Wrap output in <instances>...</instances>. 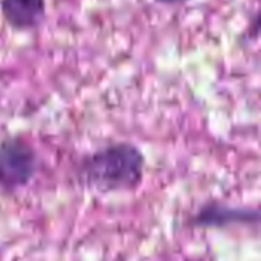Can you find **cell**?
Returning <instances> with one entry per match:
<instances>
[{"mask_svg":"<svg viewBox=\"0 0 261 261\" xmlns=\"http://www.w3.org/2000/svg\"><path fill=\"white\" fill-rule=\"evenodd\" d=\"M144 170V153L130 142L109 144L86 154L78 164L80 179L87 187L104 193L138 188Z\"/></svg>","mask_w":261,"mask_h":261,"instance_id":"cell-1","label":"cell"},{"mask_svg":"<svg viewBox=\"0 0 261 261\" xmlns=\"http://www.w3.org/2000/svg\"><path fill=\"white\" fill-rule=\"evenodd\" d=\"M38 170V156L32 145L11 136L0 141V188L15 191L26 187Z\"/></svg>","mask_w":261,"mask_h":261,"instance_id":"cell-2","label":"cell"},{"mask_svg":"<svg viewBox=\"0 0 261 261\" xmlns=\"http://www.w3.org/2000/svg\"><path fill=\"white\" fill-rule=\"evenodd\" d=\"M193 225L199 228H225L236 225L257 226L260 222L258 210L232 206L220 202H208L193 217Z\"/></svg>","mask_w":261,"mask_h":261,"instance_id":"cell-3","label":"cell"},{"mask_svg":"<svg viewBox=\"0 0 261 261\" xmlns=\"http://www.w3.org/2000/svg\"><path fill=\"white\" fill-rule=\"evenodd\" d=\"M47 0H0V14L8 28L17 32L34 31L43 24Z\"/></svg>","mask_w":261,"mask_h":261,"instance_id":"cell-4","label":"cell"},{"mask_svg":"<svg viewBox=\"0 0 261 261\" xmlns=\"http://www.w3.org/2000/svg\"><path fill=\"white\" fill-rule=\"evenodd\" d=\"M156 3H161V5H184V3H188L191 0H154Z\"/></svg>","mask_w":261,"mask_h":261,"instance_id":"cell-5","label":"cell"}]
</instances>
